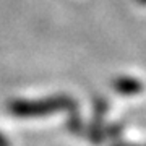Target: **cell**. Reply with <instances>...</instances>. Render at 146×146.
Wrapping results in <instances>:
<instances>
[{
	"instance_id": "cell-1",
	"label": "cell",
	"mask_w": 146,
	"mask_h": 146,
	"mask_svg": "<svg viewBox=\"0 0 146 146\" xmlns=\"http://www.w3.org/2000/svg\"><path fill=\"white\" fill-rule=\"evenodd\" d=\"M72 106V99L67 96H54L46 99H13L8 102V112L15 117H41V115L54 114L57 110L67 109Z\"/></svg>"
},
{
	"instance_id": "cell-2",
	"label": "cell",
	"mask_w": 146,
	"mask_h": 146,
	"mask_svg": "<svg viewBox=\"0 0 146 146\" xmlns=\"http://www.w3.org/2000/svg\"><path fill=\"white\" fill-rule=\"evenodd\" d=\"M0 146H10V143H8V140H7L5 136L0 133Z\"/></svg>"
}]
</instances>
